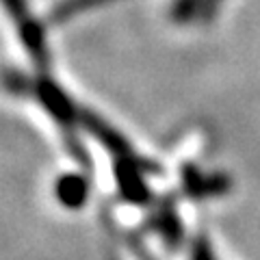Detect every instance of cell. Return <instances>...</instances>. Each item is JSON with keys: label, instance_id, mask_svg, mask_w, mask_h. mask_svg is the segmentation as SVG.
<instances>
[{"label": "cell", "instance_id": "1", "mask_svg": "<svg viewBox=\"0 0 260 260\" xmlns=\"http://www.w3.org/2000/svg\"><path fill=\"white\" fill-rule=\"evenodd\" d=\"M7 7L15 15V22H20V32H22V42L26 46L28 54L35 61L46 59V44H44V30L42 26L28 15L26 3L24 0H7Z\"/></svg>", "mask_w": 260, "mask_h": 260}, {"label": "cell", "instance_id": "2", "mask_svg": "<svg viewBox=\"0 0 260 260\" xmlns=\"http://www.w3.org/2000/svg\"><path fill=\"white\" fill-rule=\"evenodd\" d=\"M111 3H115V0H61L50 11V20L54 24H63L68 20H74L80 13L100 9V7H107Z\"/></svg>", "mask_w": 260, "mask_h": 260}, {"label": "cell", "instance_id": "3", "mask_svg": "<svg viewBox=\"0 0 260 260\" xmlns=\"http://www.w3.org/2000/svg\"><path fill=\"white\" fill-rule=\"evenodd\" d=\"M56 193L65 206L70 208H76L85 202V195H87V186H85V180L78 176H65L63 180H59L56 184Z\"/></svg>", "mask_w": 260, "mask_h": 260}, {"label": "cell", "instance_id": "4", "mask_svg": "<svg viewBox=\"0 0 260 260\" xmlns=\"http://www.w3.org/2000/svg\"><path fill=\"white\" fill-rule=\"evenodd\" d=\"M208 0H176L174 15L178 20H189L193 13H198L200 9H204Z\"/></svg>", "mask_w": 260, "mask_h": 260}, {"label": "cell", "instance_id": "5", "mask_svg": "<svg viewBox=\"0 0 260 260\" xmlns=\"http://www.w3.org/2000/svg\"><path fill=\"white\" fill-rule=\"evenodd\" d=\"M191 260H217V258L213 256V251H210V247L206 245L204 241H198V245L193 247Z\"/></svg>", "mask_w": 260, "mask_h": 260}]
</instances>
